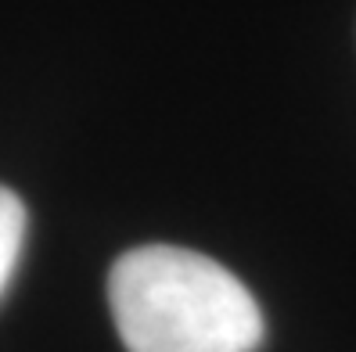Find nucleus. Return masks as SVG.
Wrapping results in <instances>:
<instances>
[{"instance_id": "1", "label": "nucleus", "mask_w": 356, "mask_h": 352, "mask_svg": "<svg viewBox=\"0 0 356 352\" xmlns=\"http://www.w3.org/2000/svg\"><path fill=\"white\" fill-rule=\"evenodd\" d=\"M108 305L130 352H256L266 335L252 292L216 259L177 244L119 255Z\"/></svg>"}, {"instance_id": "2", "label": "nucleus", "mask_w": 356, "mask_h": 352, "mask_svg": "<svg viewBox=\"0 0 356 352\" xmlns=\"http://www.w3.org/2000/svg\"><path fill=\"white\" fill-rule=\"evenodd\" d=\"M26 205L11 187L0 183V295L8 292L11 274L18 266V255H22V244H26Z\"/></svg>"}]
</instances>
